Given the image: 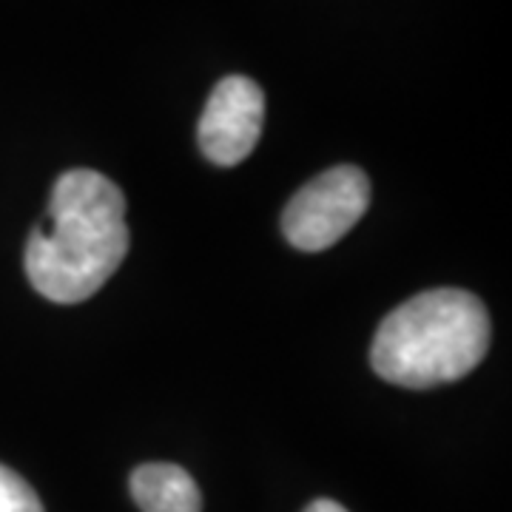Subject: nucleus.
<instances>
[{"label": "nucleus", "instance_id": "0eeeda50", "mask_svg": "<svg viewBox=\"0 0 512 512\" xmlns=\"http://www.w3.org/2000/svg\"><path fill=\"white\" fill-rule=\"evenodd\" d=\"M305 512H348L342 504H336V501H330V498H319V501H313L308 504V510Z\"/></svg>", "mask_w": 512, "mask_h": 512}, {"label": "nucleus", "instance_id": "f257e3e1", "mask_svg": "<svg viewBox=\"0 0 512 512\" xmlns=\"http://www.w3.org/2000/svg\"><path fill=\"white\" fill-rule=\"evenodd\" d=\"M126 197L92 168L66 171L52 188L46 220L26 245V276L43 299H92L128 254Z\"/></svg>", "mask_w": 512, "mask_h": 512}, {"label": "nucleus", "instance_id": "7ed1b4c3", "mask_svg": "<svg viewBox=\"0 0 512 512\" xmlns=\"http://www.w3.org/2000/svg\"><path fill=\"white\" fill-rule=\"evenodd\" d=\"M370 180L356 165H336L299 188L282 214L285 239L299 251H325L365 217Z\"/></svg>", "mask_w": 512, "mask_h": 512}, {"label": "nucleus", "instance_id": "20e7f679", "mask_svg": "<svg viewBox=\"0 0 512 512\" xmlns=\"http://www.w3.org/2000/svg\"><path fill=\"white\" fill-rule=\"evenodd\" d=\"M265 126V94L259 83L245 74H228L214 86L202 109L197 140L200 151L214 165H239L262 137Z\"/></svg>", "mask_w": 512, "mask_h": 512}, {"label": "nucleus", "instance_id": "423d86ee", "mask_svg": "<svg viewBox=\"0 0 512 512\" xmlns=\"http://www.w3.org/2000/svg\"><path fill=\"white\" fill-rule=\"evenodd\" d=\"M0 512H43L29 481L0 464Z\"/></svg>", "mask_w": 512, "mask_h": 512}, {"label": "nucleus", "instance_id": "39448f33", "mask_svg": "<svg viewBox=\"0 0 512 512\" xmlns=\"http://www.w3.org/2000/svg\"><path fill=\"white\" fill-rule=\"evenodd\" d=\"M131 495L143 512H202L197 481L177 464H143L131 473Z\"/></svg>", "mask_w": 512, "mask_h": 512}, {"label": "nucleus", "instance_id": "f03ea898", "mask_svg": "<svg viewBox=\"0 0 512 512\" xmlns=\"http://www.w3.org/2000/svg\"><path fill=\"white\" fill-rule=\"evenodd\" d=\"M490 348V313L456 288L424 291L387 313L373 336L370 365L384 382L427 390L467 376Z\"/></svg>", "mask_w": 512, "mask_h": 512}]
</instances>
